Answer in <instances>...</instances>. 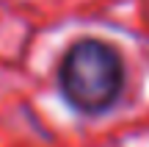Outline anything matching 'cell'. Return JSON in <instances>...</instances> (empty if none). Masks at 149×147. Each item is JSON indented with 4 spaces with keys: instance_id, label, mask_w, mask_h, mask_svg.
<instances>
[{
    "instance_id": "6da1fadb",
    "label": "cell",
    "mask_w": 149,
    "mask_h": 147,
    "mask_svg": "<svg viewBox=\"0 0 149 147\" xmlns=\"http://www.w3.org/2000/svg\"><path fill=\"white\" fill-rule=\"evenodd\" d=\"M58 92L66 106L83 117H102L122 100L127 86V67L105 39H74L58 61Z\"/></svg>"
}]
</instances>
